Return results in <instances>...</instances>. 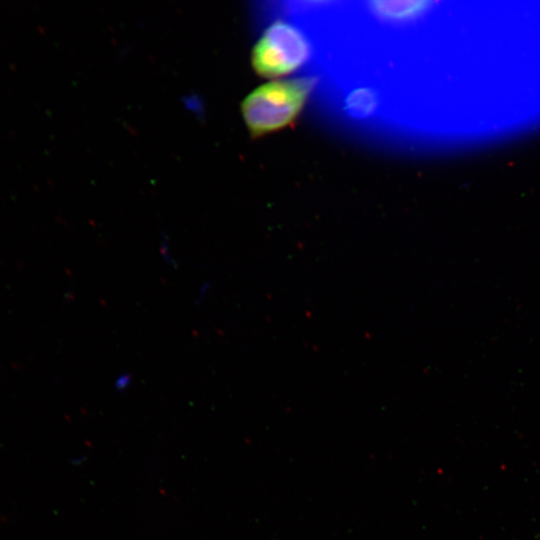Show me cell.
<instances>
[{
    "label": "cell",
    "mask_w": 540,
    "mask_h": 540,
    "mask_svg": "<svg viewBox=\"0 0 540 540\" xmlns=\"http://www.w3.org/2000/svg\"><path fill=\"white\" fill-rule=\"evenodd\" d=\"M314 78L267 82L245 97L241 112L254 136H261L290 125L301 113L314 89Z\"/></svg>",
    "instance_id": "obj_1"
},
{
    "label": "cell",
    "mask_w": 540,
    "mask_h": 540,
    "mask_svg": "<svg viewBox=\"0 0 540 540\" xmlns=\"http://www.w3.org/2000/svg\"><path fill=\"white\" fill-rule=\"evenodd\" d=\"M422 1H376L373 2L374 11L381 17L393 20L412 18L427 6Z\"/></svg>",
    "instance_id": "obj_3"
},
{
    "label": "cell",
    "mask_w": 540,
    "mask_h": 540,
    "mask_svg": "<svg viewBox=\"0 0 540 540\" xmlns=\"http://www.w3.org/2000/svg\"><path fill=\"white\" fill-rule=\"evenodd\" d=\"M309 56V45L292 25L278 21L270 25L254 45L252 66L262 77L275 78L302 66Z\"/></svg>",
    "instance_id": "obj_2"
},
{
    "label": "cell",
    "mask_w": 540,
    "mask_h": 540,
    "mask_svg": "<svg viewBox=\"0 0 540 540\" xmlns=\"http://www.w3.org/2000/svg\"><path fill=\"white\" fill-rule=\"evenodd\" d=\"M131 382V377L129 375H121L115 381V388L117 390H125Z\"/></svg>",
    "instance_id": "obj_4"
}]
</instances>
